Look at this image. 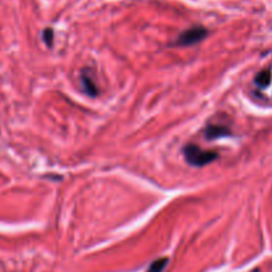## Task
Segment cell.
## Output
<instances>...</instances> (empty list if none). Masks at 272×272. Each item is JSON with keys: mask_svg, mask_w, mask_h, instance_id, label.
<instances>
[{"mask_svg": "<svg viewBox=\"0 0 272 272\" xmlns=\"http://www.w3.org/2000/svg\"><path fill=\"white\" fill-rule=\"evenodd\" d=\"M183 154H185L187 163H190L191 166H195V168H202V166L208 165V163L214 162L215 159L218 158L217 152L204 150L198 145H195V143H187L185 146V149H183Z\"/></svg>", "mask_w": 272, "mask_h": 272, "instance_id": "obj_1", "label": "cell"}, {"mask_svg": "<svg viewBox=\"0 0 272 272\" xmlns=\"http://www.w3.org/2000/svg\"><path fill=\"white\" fill-rule=\"evenodd\" d=\"M207 35H208L207 29L204 28V27L201 26L191 27V28L186 29V31H183V32L178 36V39H177L175 44L181 47L194 46V44L201 43Z\"/></svg>", "mask_w": 272, "mask_h": 272, "instance_id": "obj_2", "label": "cell"}, {"mask_svg": "<svg viewBox=\"0 0 272 272\" xmlns=\"http://www.w3.org/2000/svg\"><path fill=\"white\" fill-rule=\"evenodd\" d=\"M231 136V132L228 128L219 127V125H208L204 130V137L207 139H217L222 137Z\"/></svg>", "mask_w": 272, "mask_h": 272, "instance_id": "obj_3", "label": "cell"}, {"mask_svg": "<svg viewBox=\"0 0 272 272\" xmlns=\"http://www.w3.org/2000/svg\"><path fill=\"white\" fill-rule=\"evenodd\" d=\"M81 81H82V88L84 91L87 92V94L89 96H97L98 88L94 82V78L92 76V73L89 71H82L81 73Z\"/></svg>", "mask_w": 272, "mask_h": 272, "instance_id": "obj_4", "label": "cell"}, {"mask_svg": "<svg viewBox=\"0 0 272 272\" xmlns=\"http://www.w3.org/2000/svg\"><path fill=\"white\" fill-rule=\"evenodd\" d=\"M269 82H271V72H269L268 69L260 72L255 78V84L260 88L268 87Z\"/></svg>", "mask_w": 272, "mask_h": 272, "instance_id": "obj_5", "label": "cell"}, {"mask_svg": "<svg viewBox=\"0 0 272 272\" xmlns=\"http://www.w3.org/2000/svg\"><path fill=\"white\" fill-rule=\"evenodd\" d=\"M168 263H169L168 258H161V259L154 260V262L150 264L149 268H148V272H162Z\"/></svg>", "mask_w": 272, "mask_h": 272, "instance_id": "obj_6", "label": "cell"}, {"mask_svg": "<svg viewBox=\"0 0 272 272\" xmlns=\"http://www.w3.org/2000/svg\"><path fill=\"white\" fill-rule=\"evenodd\" d=\"M43 39H44V41H46V44L48 47H52L53 46V31L52 29L47 28L44 32H43Z\"/></svg>", "mask_w": 272, "mask_h": 272, "instance_id": "obj_7", "label": "cell"}]
</instances>
